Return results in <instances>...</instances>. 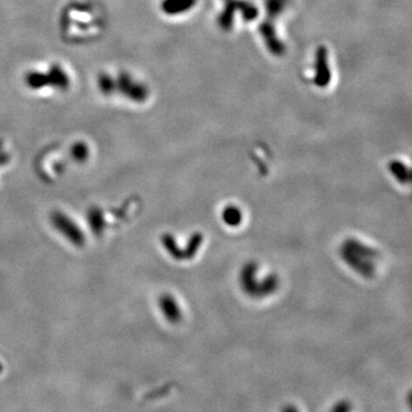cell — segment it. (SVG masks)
Returning a JSON list of instances; mask_svg holds the SVG:
<instances>
[{
	"label": "cell",
	"instance_id": "cell-6",
	"mask_svg": "<svg viewBox=\"0 0 412 412\" xmlns=\"http://www.w3.org/2000/svg\"><path fill=\"white\" fill-rule=\"evenodd\" d=\"M159 308L168 323L178 324L182 321V311L175 298L171 294H163L159 298Z\"/></svg>",
	"mask_w": 412,
	"mask_h": 412
},
{
	"label": "cell",
	"instance_id": "cell-4",
	"mask_svg": "<svg viewBox=\"0 0 412 412\" xmlns=\"http://www.w3.org/2000/svg\"><path fill=\"white\" fill-rule=\"evenodd\" d=\"M116 88L125 96L129 97L134 102H139V103L144 102L148 97L147 88L143 85L133 81L131 76L126 72L119 73L116 82Z\"/></svg>",
	"mask_w": 412,
	"mask_h": 412
},
{
	"label": "cell",
	"instance_id": "cell-5",
	"mask_svg": "<svg viewBox=\"0 0 412 412\" xmlns=\"http://www.w3.org/2000/svg\"><path fill=\"white\" fill-rule=\"evenodd\" d=\"M52 221L54 226L61 234H63L70 242L76 245H81L84 243V234L81 233L79 228L70 221V219L61 213H55L52 217Z\"/></svg>",
	"mask_w": 412,
	"mask_h": 412
},
{
	"label": "cell",
	"instance_id": "cell-9",
	"mask_svg": "<svg viewBox=\"0 0 412 412\" xmlns=\"http://www.w3.org/2000/svg\"><path fill=\"white\" fill-rule=\"evenodd\" d=\"M222 222L230 228H237L243 222V212L237 205L230 204L223 207L221 212Z\"/></svg>",
	"mask_w": 412,
	"mask_h": 412
},
{
	"label": "cell",
	"instance_id": "cell-7",
	"mask_svg": "<svg viewBox=\"0 0 412 412\" xmlns=\"http://www.w3.org/2000/svg\"><path fill=\"white\" fill-rule=\"evenodd\" d=\"M331 79V71L329 69L328 52L324 47H320L316 53L315 61V79L314 84L319 87H325Z\"/></svg>",
	"mask_w": 412,
	"mask_h": 412
},
{
	"label": "cell",
	"instance_id": "cell-2",
	"mask_svg": "<svg viewBox=\"0 0 412 412\" xmlns=\"http://www.w3.org/2000/svg\"><path fill=\"white\" fill-rule=\"evenodd\" d=\"M260 267L250 261L242 267L239 272V285L246 296L252 299H265L273 296L280 289V277L276 274H267L264 278L259 277Z\"/></svg>",
	"mask_w": 412,
	"mask_h": 412
},
{
	"label": "cell",
	"instance_id": "cell-11",
	"mask_svg": "<svg viewBox=\"0 0 412 412\" xmlns=\"http://www.w3.org/2000/svg\"><path fill=\"white\" fill-rule=\"evenodd\" d=\"M388 168H390L392 175L401 184H408L410 182V170L402 160H392L388 165Z\"/></svg>",
	"mask_w": 412,
	"mask_h": 412
},
{
	"label": "cell",
	"instance_id": "cell-13",
	"mask_svg": "<svg viewBox=\"0 0 412 412\" xmlns=\"http://www.w3.org/2000/svg\"><path fill=\"white\" fill-rule=\"evenodd\" d=\"M97 85H99L100 91L104 95H110L116 89V81L107 73H101L97 78Z\"/></svg>",
	"mask_w": 412,
	"mask_h": 412
},
{
	"label": "cell",
	"instance_id": "cell-3",
	"mask_svg": "<svg viewBox=\"0 0 412 412\" xmlns=\"http://www.w3.org/2000/svg\"><path fill=\"white\" fill-rule=\"evenodd\" d=\"M204 242V236L201 233H195L190 237L189 242H188L187 247L184 250H180L178 246H176V242L174 237L170 234L163 235L162 237V243L165 249L168 253L171 254L172 258L175 259V260H190V259L194 258L196 256V253L198 252L199 247L203 244Z\"/></svg>",
	"mask_w": 412,
	"mask_h": 412
},
{
	"label": "cell",
	"instance_id": "cell-14",
	"mask_svg": "<svg viewBox=\"0 0 412 412\" xmlns=\"http://www.w3.org/2000/svg\"><path fill=\"white\" fill-rule=\"evenodd\" d=\"M88 154L89 151L87 146L82 142L74 143L71 148V156L77 162H85L88 158Z\"/></svg>",
	"mask_w": 412,
	"mask_h": 412
},
{
	"label": "cell",
	"instance_id": "cell-10",
	"mask_svg": "<svg viewBox=\"0 0 412 412\" xmlns=\"http://www.w3.org/2000/svg\"><path fill=\"white\" fill-rule=\"evenodd\" d=\"M49 79V85L60 89H66L70 85L69 77L57 64H53L50 66L48 73H47Z\"/></svg>",
	"mask_w": 412,
	"mask_h": 412
},
{
	"label": "cell",
	"instance_id": "cell-12",
	"mask_svg": "<svg viewBox=\"0 0 412 412\" xmlns=\"http://www.w3.org/2000/svg\"><path fill=\"white\" fill-rule=\"evenodd\" d=\"M25 82L30 88L39 89L49 86V79L47 73L42 72H29L25 77Z\"/></svg>",
	"mask_w": 412,
	"mask_h": 412
},
{
	"label": "cell",
	"instance_id": "cell-1",
	"mask_svg": "<svg viewBox=\"0 0 412 412\" xmlns=\"http://www.w3.org/2000/svg\"><path fill=\"white\" fill-rule=\"evenodd\" d=\"M340 256L349 268L363 278H372L377 272L379 254L372 246L355 238H348L340 247Z\"/></svg>",
	"mask_w": 412,
	"mask_h": 412
},
{
	"label": "cell",
	"instance_id": "cell-8",
	"mask_svg": "<svg viewBox=\"0 0 412 412\" xmlns=\"http://www.w3.org/2000/svg\"><path fill=\"white\" fill-rule=\"evenodd\" d=\"M197 5V0H163L160 8L167 15L187 13Z\"/></svg>",
	"mask_w": 412,
	"mask_h": 412
}]
</instances>
